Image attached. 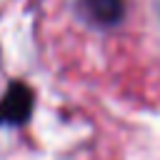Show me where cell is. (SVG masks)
I'll use <instances>...</instances> for the list:
<instances>
[{
    "label": "cell",
    "mask_w": 160,
    "mask_h": 160,
    "mask_svg": "<svg viewBox=\"0 0 160 160\" xmlns=\"http://www.w3.org/2000/svg\"><path fill=\"white\" fill-rule=\"evenodd\" d=\"M32 88L20 80H12L0 100V125H25L32 115Z\"/></svg>",
    "instance_id": "6da1fadb"
},
{
    "label": "cell",
    "mask_w": 160,
    "mask_h": 160,
    "mask_svg": "<svg viewBox=\"0 0 160 160\" xmlns=\"http://www.w3.org/2000/svg\"><path fill=\"white\" fill-rule=\"evenodd\" d=\"M82 18L100 28H112L125 15V0H75Z\"/></svg>",
    "instance_id": "7a4b0ae2"
}]
</instances>
